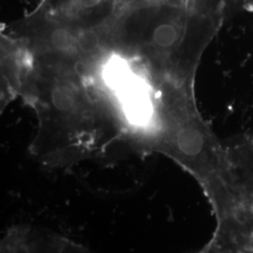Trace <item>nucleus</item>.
Segmentation results:
<instances>
[{
    "instance_id": "3",
    "label": "nucleus",
    "mask_w": 253,
    "mask_h": 253,
    "mask_svg": "<svg viewBox=\"0 0 253 253\" xmlns=\"http://www.w3.org/2000/svg\"><path fill=\"white\" fill-rule=\"evenodd\" d=\"M76 42L77 48L83 54H92L100 47V36L94 30L83 29L76 35Z\"/></svg>"
},
{
    "instance_id": "2",
    "label": "nucleus",
    "mask_w": 253,
    "mask_h": 253,
    "mask_svg": "<svg viewBox=\"0 0 253 253\" xmlns=\"http://www.w3.org/2000/svg\"><path fill=\"white\" fill-rule=\"evenodd\" d=\"M50 46L56 53L73 54L77 49L76 36L65 27H57L50 35Z\"/></svg>"
},
{
    "instance_id": "1",
    "label": "nucleus",
    "mask_w": 253,
    "mask_h": 253,
    "mask_svg": "<svg viewBox=\"0 0 253 253\" xmlns=\"http://www.w3.org/2000/svg\"><path fill=\"white\" fill-rule=\"evenodd\" d=\"M180 38L181 28L178 25L164 22L155 27L151 41L156 48L168 51L178 44Z\"/></svg>"
},
{
    "instance_id": "4",
    "label": "nucleus",
    "mask_w": 253,
    "mask_h": 253,
    "mask_svg": "<svg viewBox=\"0 0 253 253\" xmlns=\"http://www.w3.org/2000/svg\"><path fill=\"white\" fill-rule=\"evenodd\" d=\"M80 6L85 9H91L99 6L102 0H78Z\"/></svg>"
},
{
    "instance_id": "5",
    "label": "nucleus",
    "mask_w": 253,
    "mask_h": 253,
    "mask_svg": "<svg viewBox=\"0 0 253 253\" xmlns=\"http://www.w3.org/2000/svg\"><path fill=\"white\" fill-rule=\"evenodd\" d=\"M142 1H144V2L147 3V4H151V5L159 4V3L164 2V0H142Z\"/></svg>"
}]
</instances>
